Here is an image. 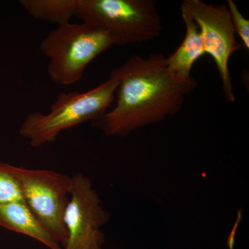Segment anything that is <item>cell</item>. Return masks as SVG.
Listing matches in <instances>:
<instances>
[{
  "label": "cell",
  "mask_w": 249,
  "mask_h": 249,
  "mask_svg": "<svg viewBox=\"0 0 249 249\" xmlns=\"http://www.w3.org/2000/svg\"><path fill=\"white\" fill-rule=\"evenodd\" d=\"M119 81L116 104L93 127L107 137H124L136 129L164 120L181 110L188 95L198 87L193 77H183L168 67L167 58L152 53L134 55L109 76Z\"/></svg>",
  "instance_id": "obj_1"
},
{
  "label": "cell",
  "mask_w": 249,
  "mask_h": 249,
  "mask_svg": "<svg viewBox=\"0 0 249 249\" xmlns=\"http://www.w3.org/2000/svg\"><path fill=\"white\" fill-rule=\"evenodd\" d=\"M119 81L114 77L87 91L60 93L47 114H28L19 134L31 146L40 147L55 142L62 131L93 121L108 111L115 100Z\"/></svg>",
  "instance_id": "obj_2"
},
{
  "label": "cell",
  "mask_w": 249,
  "mask_h": 249,
  "mask_svg": "<svg viewBox=\"0 0 249 249\" xmlns=\"http://www.w3.org/2000/svg\"><path fill=\"white\" fill-rule=\"evenodd\" d=\"M113 45L107 33L86 23L69 22L51 31L40 49L49 59L51 81L66 86L79 82L90 62Z\"/></svg>",
  "instance_id": "obj_3"
},
{
  "label": "cell",
  "mask_w": 249,
  "mask_h": 249,
  "mask_svg": "<svg viewBox=\"0 0 249 249\" xmlns=\"http://www.w3.org/2000/svg\"><path fill=\"white\" fill-rule=\"evenodd\" d=\"M155 0H80L76 16L107 33L114 45L155 40L162 31Z\"/></svg>",
  "instance_id": "obj_4"
},
{
  "label": "cell",
  "mask_w": 249,
  "mask_h": 249,
  "mask_svg": "<svg viewBox=\"0 0 249 249\" xmlns=\"http://www.w3.org/2000/svg\"><path fill=\"white\" fill-rule=\"evenodd\" d=\"M20 186L23 200L60 245L66 243L63 217L73 180L53 170L27 169L9 164Z\"/></svg>",
  "instance_id": "obj_5"
},
{
  "label": "cell",
  "mask_w": 249,
  "mask_h": 249,
  "mask_svg": "<svg viewBox=\"0 0 249 249\" xmlns=\"http://www.w3.org/2000/svg\"><path fill=\"white\" fill-rule=\"evenodd\" d=\"M181 6L188 11L200 31L205 53L213 59L220 79L224 97L236 101L229 62L232 54L242 48L227 5L208 4L202 0H183Z\"/></svg>",
  "instance_id": "obj_6"
},
{
  "label": "cell",
  "mask_w": 249,
  "mask_h": 249,
  "mask_svg": "<svg viewBox=\"0 0 249 249\" xmlns=\"http://www.w3.org/2000/svg\"><path fill=\"white\" fill-rule=\"evenodd\" d=\"M72 180L64 213L67 240L63 249H101L105 240L101 227L109 220V214L88 177L78 173Z\"/></svg>",
  "instance_id": "obj_7"
},
{
  "label": "cell",
  "mask_w": 249,
  "mask_h": 249,
  "mask_svg": "<svg viewBox=\"0 0 249 249\" xmlns=\"http://www.w3.org/2000/svg\"><path fill=\"white\" fill-rule=\"evenodd\" d=\"M0 227L32 237L50 249H62L24 201L0 205Z\"/></svg>",
  "instance_id": "obj_8"
},
{
  "label": "cell",
  "mask_w": 249,
  "mask_h": 249,
  "mask_svg": "<svg viewBox=\"0 0 249 249\" xmlns=\"http://www.w3.org/2000/svg\"><path fill=\"white\" fill-rule=\"evenodd\" d=\"M186 34L179 47L167 58L168 67L174 73L180 76H191L193 65L205 53L200 31L191 15L181 6Z\"/></svg>",
  "instance_id": "obj_9"
},
{
  "label": "cell",
  "mask_w": 249,
  "mask_h": 249,
  "mask_svg": "<svg viewBox=\"0 0 249 249\" xmlns=\"http://www.w3.org/2000/svg\"><path fill=\"white\" fill-rule=\"evenodd\" d=\"M19 2L33 18L60 26L70 22L76 16L80 0H21Z\"/></svg>",
  "instance_id": "obj_10"
},
{
  "label": "cell",
  "mask_w": 249,
  "mask_h": 249,
  "mask_svg": "<svg viewBox=\"0 0 249 249\" xmlns=\"http://www.w3.org/2000/svg\"><path fill=\"white\" fill-rule=\"evenodd\" d=\"M23 200L17 178L9 169V163L0 162V205Z\"/></svg>",
  "instance_id": "obj_11"
},
{
  "label": "cell",
  "mask_w": 249,
  "mask_h": 249,
  "mask_svg": "<svg viewBox=\"0 0 249 249\" xmlns=\"http://www.w3.org/2000/svg\"><path fill=\"white\" fill-rule=\"evenodd\" d=\"M227 7L235 34L239 36L246 49H249V20L240 12L232 0H228Z\"/></svg>",
  "instance_id": "obj_12"
}]
</instances>
